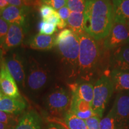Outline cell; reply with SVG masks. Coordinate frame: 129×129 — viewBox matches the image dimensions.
<instances>
[{"mask_svg": "<svg viewBox=\"0 0 129 129\" xmlns=\"http://www.w3.org/2000/svg\"><path fill=\"white\" fill-rule=\"evenodd\" d=\"M84 30L96 41L105 38L114 23V13L111 0H86Z\"/></svg>", "mask_w": 129, "mask_h": 129, "instance_id": "1", "label": "cell"}, {"mask_svg": "<svg viewBox=\"0 0 129 129\" xmlns=\"http://www.w3.org/2000/svg\"><path fill=\"white\" fill-rule=\"evenodd\" d=\"M80 39V53L78 73L83 77L91 75L99 67L101 51L96 40L85 32L78 35Z\"/></svg>", "mask_w": 129, "mask_h": 129, "instance_id": "2", "label": "cell"}, {"mask_svg": "<svg viewBox=\"0 0 129 129\" xmlns=\"http://www.w3.org/2000/svg\"><path fill=\"white\" fill-rule=\"evenodd\" d=\"M56 47L66 67L73 71H78L80 53V39L78 35L72 32L69 36L56 43Z\"/></svg>", "mask_w": 129, "mask_h": 129, "instance_id": "3", "label": "cell"}, {"mask_svg": "<svg viewBox=\"0 0 129 129\" xmlns=\"http://www.w3.org/2000/svg\"><path fill=\"white\" fill-rule=\"evenodd\" d=\"M114 89L112 80L106 75L101 77L95 83L91 107L96 115L99 118L102 117L103 112Z\"/></svg>", "mask_w": 129, "mask_h": 129, "instance_id": "4", "label": "cell"}, {"mask_svg": "<svg viewBox=\"0 0 129 129\" xmlns=\"http://www.w3.org/2000/svg\"><path fill=\"white\" fill-rule=\"evenodd\" d=\"M129 44V30L126 23L114 22L109 35L105 39L104 46L111 50Z\"/></svg>", "mask_w": 129, "mask_h": 129, "instance_id": "5", "label": "cell"}, {"mask_svg": "<svg viewBox=\"0 0 129 129\" xmlns=\"http://www.w3.org/2000/svg\"><path fill=\"white\" fill-rule=\"evenodd\" d=\"M71 101L70 96L65 90H56L49 95L47 98L48 106L51 112L54 114H62L71 109Z\"/></svg>", "mask_w": 129, "mask_h": 129, "instance_id": "6", "label": "cell"}, {"mask_svg": "<svg viewBox=\"0 0 129 129\" xmlns=\"http://www.w3.org/2000/svg\"><path fill=\"white\" fill-rule=\"evenodd\" d=\"M0 90L4 96L15 99L21 98L16 81L12 76L5 62L0 68Z\"/></svg>", "mask_w": 129, "mask_h": 129, "instance_id": "7", "label": "cell"}, {"mask_svg": "<svg viewBox=\"0 0 129 129\" xmlns=\"http://www.w3.org/2000/svg\"><path fill=\"white\" fill-rule=\"evenodd\" d=\"M29 8L26 6L17 7L9 5L0 9V17L10 24L17 23L24 27L26 25V16Z\"/></svg>", "mask_w": 129, "mask_h": 129, "instance_id": "8", "label": "cell"}, {"mask_svg": "<svg viewBox=\"0 0 129 129\" xmlns=\"http://www.w3.org/2000/svg\"><path fill=\"white\" fill-rule=\"evenodd\" d=\"M23 26L17 23L10 24L6 40L3 44L5 49L8 50L19 46L24 38Z\"/></svg>", "mask_w": 129, "mask_h": 129, "instance_id": "9", "label": "cell"}, {"mask_svg": "<svg viewBox=\"0 0 129 129\" xmlns=\"http://www.w3.org/2000/svg\"><path fill=\"white\" fill-rule=\"evenodd\" d=\"M28 77V84L30 89L38 90L43 87L47 80L46 71L37 64H31Z\"/></svg>", "mask_w": 129, "mask_h": 129, "instance_id": "10", "label": "cell"}, {"mask_svg": "<svg viewBox=\"0 0 129 129\" xmlns=\"http://www.w3.org/2000/svg\"><path fill=\"white\" fill-rule=\"evenodd\" d=\"M6 65L12 76L20 85H24L25 74L22 60L17 54H13L8 58L6 62Z\"/></svg>", "mask_w": 129, "mask_h": 129, "instance_id": "11", "label": "cell"}, {"mask_svg": "<svg viewBox=\"0 0 129 129\" xmlns=\"http://www.w3.org/2000/svg\"><path fill=\"white\" fill-rule=\"evenodd\" d=\"M70 111L80 118L84 120L96 115L93 110L91 105L74 95L72 96Z\"/></svg>", "mask_w": 129, "mask_h": 129, "instance_id": "12", "label": "cell"}, {"mask_svg": "<svg viewBox=\"0 0 129 129\" xmlns=\"http://www.w3.org/2000/svg\"><path fill=\"white\" fill-rule=\"evenodd\" d=\"M56 35H47L38 34L28 41L30 48L40 50H48L56 46Z\"/></svg>", "mask_w": 129, "mask_h": 129, "instance_id": "13", "label": "cell"}, {"mask_svg": "<svg viewBox=\"0 0 129 129\" xmlns=\"http://www.w3.org/2000/svg\"><path fill=\"white\" fill-rule=\"evenodd\" d=\"M112 65L114 69L121 71L129 70V46L125 45L117 48L114 53Z\"/></svg>", "mask_w": 129, "mask_h": 129, "instance_id": "14", "label": "cell"}, {"mask_svg": "<svg viewBox=\"0 0 129 129\" xmlns=\"http://www.w3.org/2000/svg\"><path fill=\"white\" fill-rule=\"evenodd\" d=\"M26 107V104L22 98L15 99L4 96L0 101V111L10 114H18L23 111Z\"/></svg>", "mask_w": 129, "mask_h": 129, "instance_id": "15", "label": "cell"}, {"mask_svg": "<svg viewBox=\"0 0 129 129\" xmlns=\"http://www.w3.org/2000/svg\"><path fill=\"white\" fill-rule=\"evenodd\" d=\"M111 111L118 120L127 118L129 117V94L118 95Z\"/></svg>", "mask_w": 129, "mask_h": 129, "instance_id": "16", "label": "cell"}, {"mask_svg": "<svg viewBox=\"0 0 129 129\" xmlns=\"http://www.w3.org/2000/svg\"><path fill=\"white\" fill-rule=\"evenodd\" d=\"M114 22H129V0H111Z\"/></svg>", "mask_w": 129, "mask_h": 129, "instance_id": "17", "label": "cell"}, {"mask_svg": "<svg viewBox=\"0 0 129 129\" xmlns=\"http://www.w3.org/2000/svg\"><path fill=\"white\" fill-rule=\"evenodd\" d=\"M41 120L35 111H29L22 116L14 129H41Z\"/></svg>", "mask_w": 129, "mask_h": 129, "instance_id": "18", "label": "cell"}, {"mask_svg": "<svg viewBox=\"0 0 129 129\" xmlns=\"http://www.w3.org/2000/svg\"><path fill=\"white\" fill-rule=\"evenodd\" d=\"M72 95H74L79 99L83 100L90 105L92 104L94 95V87L91 84L84 83L77 85L71 86Z\"/></svg>", "mask_w": 129, "mask_h": 129, "instance_id": "19", "label": "cell"}, {"mask_svg": "<svg viewBox=\"0 0 129 129\" xmlns=\"http://www.w3.org/2000/svg\"><path fill=\"white\" fill-rule=\"evenodd\" d=\"M67 26L77 35L85 32L84 13L71 12L67 20Z\"/></svg>", "mask_w": 129, "mask_h": 129, "instance_id": "20", "label": "cell"}, {"mask_svg": "<svg viewBox=\"0 0 129 129\" xmlns=\"http://www.w3.org/2000/svg\"><path fill=\"white\" fill-rule=\"evenodd\" d=\"M111 78L116 90H129V73L114 69L111 74Z\"/></svg>", "mask_w": 129, "mask_h": 129, "instance_id": "21", "label": "cell"}, {"mask_svg": "<svg viewBox=\"0 0 129 129\" xmlns=\"http://www.w3.org/2000/svg\"><path fill=\"white\" fill-rule=\"evenodd\" d=\"M64 122L68 129H88L85 121L80 118L70 110L64 115Z\"/></svg>", "mask_w": 129, "mask_h": 129, "instance_id": "22", "label": "cell"}, {"mask_svg": "<svg viewBox=\"0 0 129 129\" xmlns=\"http://www.w3.org/2000/svg\"><path fill=\"white\" fill-rule=\"evenodd\" d=\"M86 0H67V6L72 12L84 13Z\"/></svg>", "mask_w": 129, "mask_h": 129, "instance_id": "23", "label": "cell"}, {"mask_svg": "<svg viewBox=\"0 0 129 129\" xmlns=\"http://www.w3.org/2000/svg\"><path fill=\"white\" fill-rule=\"evenodd\" d=\"M38 29L40 34L47 35H51L57 31V26L54 24L48 23L41 20L38 25Z\"/></svg>", "mask_w": 129, "mask_h": 129, "instance_id": "24", "label": "cell"}, {"mask_svg": "<svg viewBox=\"0 0 129 129\" xmlns=\"http://www.w3.org/2000/svg\"><path fill=\"white\" fill-rule=\"evenodd\" d=\"M115 117L112 111L108 115L100 121L99 129H115Z\"/></svg>", "mask_w": 129, "mask_h": 129, "instance_id": "25", "label": "cell"}, {"mask_svg": "<svg viewBox=\"0 0 129 129\" xmlns=\"http://www.w3.org/2000/svg\"><path fill=\"white\" fill-rule=\"evenodd\" d=\"M10 23L0 17V46L4 44Z\"/></svg>", "mask_w": 129, "mask_h": 129, "instance_id": "26", "label": "cell"}, {"mask_svg": "<svg viewBox=\"0 0 129 129\" xmlns=\"http://www.w3.org/2000/svg\"><path fill=\"white\" fill-rule=\"evenodd\" d=\"M42 4L51 6L56 10H58L67 4V0H41Z\"/></svg>", "mask_w": 129, "mask_h": 129, "instance_id": "27", "label": "cell"}, {"mask_svg": "<svg viewBox=\"0 0 129 129\" xmlns=\"http://www.w3.org/2000/svg\"><path fill=\"white\" fill-rule=\"evenodd\" d=\"M56 11L55 9H53L51 6H48L46 4H42L39 8L40 14L41 17L43 19L47 17L53 13H54Z\"/></svg>", "mask_w": 129, "mask_h": 129, "instance_id": "28", "label": "cell"}, {"mask_svg": "<svg viewBox=\"0 0 129 129\" xmlns=\"http://www.w3.org/2000/svg\"><path fill=\"white\" fill-rule=\"evenodd\" d=\"M99 118L98 115H95L85 120L88 129H99Z\"/></svg>", "mask_w": 129, "mask_h": 129, "instance_id": "29", "label": "cell"}, {"mask_svg": "<svg viewBox=\"0 0 129 129\" xmlns=\"http://www.w3.org/2000/svg\"><path fill=\"white\" fill-rule=\"evenodd\" d=\"M62 20V19L60 18L59 13L56 11H55L54 13H53L52 14H51L50 15L47 16L46 18L43 19V20L44 21V22L54 24V25L56 26H57L60 23Z\"/></svg>", "mask_w": 129, "mask_h": 129, "instance_id": "30", "label": "cell"}, {"mask_svg": "<svg viewBox=\"0 0 129 129\" xmlns=\"http://www.w3.org/2000/svg\"><path fill=\"white\" fill-rule=\"evenodd\" d=\"M12 114H10L4 111H0V122L7 125L13 120V116Z\"/></svg>", "mask_w": 129, "mask_h": 129, "instance_id": "31", "label": "cell"}, {"mask_svg": "<svg viewBox=\"0 0 129 129\" xmlns=\"http://www.w3.org/2000/svg\"><path fill=\"white\" fill-rule=\"evenodd\" d=\"M71 11L68 9L67 6H64V7H63L57 10V13H59V16H60V18L63 20L67 22L69 16H70L71 13Z\"/></svg>", "mask_w": 129, "mask_h": 129, "instance_id": "32", "label": "cell"}, {"mask_svg": "<svg viewBox=\"0 0 129 129\" xmlns=\"http://www.w3.org/2000/svg\"><path fill=\"white\" fill-rule=\"evenodd\" d=\"M72 33V31L71 29H64L62 30V31H60L57 35H56V43H57V41H60V40L63 39V38L69 36V35L71 34Z\"/></svg>", "mask_w": 129, "mask_h": 129, "instance_id": "33", "label": "cell"}, {"mask_svg": "<svg viewBox=\"0 0 129 129\" xmlns=\"http://www.w3.org/2000/svg\"><path fill=\"white\" fill-rule=\"evenodd\" d=\"M24 4L25 6H28V7H37V6H41V0H23Z\"/></svg>", "mask_w": 129, "mask_h": 129, "instance_id": "34", "label": "cell"}, {"mask_svg": "<svg viewBox=\"0 0 129 129\" xmlns=\"http://www.w3.org/2000/svg\"><path fill=\"white\" fill-rule=\"evenodd\" d=\"M6 1L11 6H17V7H23L25 6L23 0H6Z\"/></svg>", "mask_w": 129, "mask_h": 129, "instance_id": "35", "label": "cell"}, {"mask_svg": "<svg viewBox=\"0 0 129 129\" xmlns=\"http://www.w3.org/2000/svg\"><path fill=\"white\" fill-rule=\"evenodd\" d=\"M48 129H68L65 128V127L62 125H60L59 123H53L50 125Z\"/></svg>", "mask_w": 129, "mask_h": 129, "instance_id": "36", "label": "cell"}, {"mask_svg": "<svg viewBox=\"0 0 129 129\" xmlns=\"http://www.w3.org/2000/svg\"><path fill=\"white\" fill-rule=\"evenodd\" d=\"M8 4H9L6 0H0V9L7 7V6H9Z\"/></svg>", "mask_w": 129, "mask_h": 129, "instance_id": "37", "label": "cell"}, {"mask_svg": "<svg viewBox=\"0 0 129 129\" xmlns=\"http://www.w3.org/2000/svg\"><path fill=\"white\" fill-rule=\"evenodd\" d=\"M0 129H7V125L0 122Z\"/></svg>", "mask_w": 129, "mask_h": 129, "instance_id": "38", "label": "cell"}, {"mask_svg": "<svg viewBox=\"0 0 129 129\" xmlns=\"http://www.w3.org/2000/svg\"><path fill=\"white\" fill-rule=\"evenodd\" d=\"M4 94H3V93H2V91L0 90V101H1V100L3 98H4Z\"/></svg>", "mask_w": 129, "mask_h": 129, "instance_id": "39", "label": "cell"}, {"mask_svg": "<svg viewBox=\"0 0 129 129\" xmlns=\"http://www.w3.org/2000/svg\"><path fill=\"white\" fill-rule=\"evenodd\" d=\"M1 56H2V51L0 50V59L1 58Z\"/></svg>", "mask_w": 129, "mask_h": 129, "instance_id": "40", "label": "cell"}, {"mask_svg": "<svg viewBox=\"0 0 129 129\" xmlns=\"http://www.w3.org/2000/svg\"><path fill=\"white\" fill-rule=\"evenodd\" d=\"M127 26H128V30H129V22H128V23H127Z\"/></svg>", "mask_w": 129, "mask_h": 129, "instance_id": "41", "label": "cell"}]
</instances>
